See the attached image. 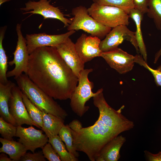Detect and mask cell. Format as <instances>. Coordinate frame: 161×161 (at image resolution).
<instances>
[{"instance_id": "cell-1", "label": "cell", "mask_w": 161, "mask_h": 161, "mask_svg": "<svg viewBox=\"0 0 161 161\" xmlns=\"http://www.w3.org/2000/svg\"><path fill=\"white\" fill-rule=\"evenodd\" d=\"M26 75L49 95L60 100L70 99L78 81L55 47H40L30 54Z\"/></svg>"}, {"instance_id": "cell-2", "label": "cell", "mask_w": 161, "mask_h": 161, "mask_svg": "<svg viewBox=\"0 0 161 161\" xmlns=\"http://www.w3.org/2000/svg\"><path fill=\"white\" fill-rule=\"evenodd\" d=\"M93 103L99 112L98 118L94 124L83 127L77 119L68 124L72 134L75 148L85 153L91 161H96L106 144L127 130L122 114L109 106L106 100L97 99Z\"/></svg>"}, {"instance_id": "cell-3", "label": "cell", "mask_w": 161, "mask_h": 161, "mask_svg": "<svg viewBox=\"0 0 161 161\" xmlns=\"http://www.w3.org/2000/svg\"><path fill=\"white\" fill-rule=\"evenodd\" d=\"M18 86L40 110L64 119L68 114L53 98L35 84L25 74L14 78Z\"/></svg>"}, {"instance_id": "cell-4", "label": "cell", "mask_w": 161, "mask_h": 161, "mask_svg": "<svg viewBox=\"0 0 161 161\" xmlns=\"http://www.w3.org/2000/svg\"><path fill=\"white\" fill-rule=\"evenodd\" d=\"M71 13L74 17L67 27L68 31L82 30L101 40L112 30V28L100 24L90 16L87 8L84 6L80 5L73 8Z\"/></svg>"}, {"instance_id": "cell-5", "label": "cell", "mask_w": 161, "mask_h": 161, "mask_svg": "<svg viewBox=\"0 0 161 161\" xmlns=\"http://www.w3.org/2000/svg\"><path fill=\"white\" fill-rule=\"evenodd\" d=\"M93 71L92 69H84L78 78V85L75 88L70 98V105L72 110L81 117L88 111L89 107L85 105L86 102L100 92V88L96 93L92 89L94 87L93 82L88 78L89 74Z\"/></svg>"}, {"instance_id": "cell-6", "label": "cell", "mask_w": 161, "mask_h": 161, "mask_svg": "<svg viewBox=\"0 0 161 161\" xmlns=\"http://www.w3.org/2000/svg\"><path fill=\"white\" fill-rule=\"evenodd\" d=\"M89 15L100 24L113 28L120 25L128 26V14L118 7L93 3L87 8Z\"/></svg>"}, {"instance_id": "cell-7", "label": "cell", "mask_w": 161, "mask_h": 161, "mask_svg": "<svg viewBox=\"0 0 161 161\" xmlns=\"http://www.w3.org/2000/svg\"><path fill=\"white\" fill-rule=\"evenodd\" d=\"M16 30L18 41L15 50L13 53V59L8 62L10 66L15 65L14 68L7 72V77L16 78L23 73L27 74L29 54L27 48V41L23 36L21 31V25L18 24Z\"/></svg>"}, {"instance_id": "cell-8", "label": "cell", "mask_w": 161, "mask_h": 161, "mask_svg": "<svg viewBox=\"0 0 161 161\" xmlns=\"http://www.w3.org/2000/svg\"><path fill=\"white\" fill-rule=\"evenodd\" d=\"M135 34V32L130 30L126 25L117 26L112 28L104 39L100 41V48L102 52H108L117 48L120 44L126 40L131 44L138 54L140 51Z\"/></svg>"}, {"instance_id": "cell-9", "label": "cell", "mask_w": 161, "mask_h": 161, "mask_svg": "<svg viewBox=\"0 0 161 161\" xmlns=\"http://www.w3.org/2000/svg\"><path fill=\"white\" fill-rule=\"evenodd\" d=\"M22 95L23 92L18 86L16 85L13 87L9 101L10 114L15 120L17 126L25 124L41 129L30 116L23 100Z\"/></svg>"}, {"instance_id": "cell-10", "label": "cell", "mask_w": 161, "mask_h": 161, "mask_svg": "<svg viewBox=\"0 0 161 161\" xmlns=\"http://www.w3.org/2000/svg\"><path fill=\"white\" fill-rule=\"evenodd\" d=\"M50 0H40L38 1H29L25 4V7L20 10L25 11L32 10L25 13L38 14L43 16L44 19L54 18L61 21L64 27H68L72 22V19L66 18L58 7L50 4Z\"/></svg>"}, {"instance_id": "cell-11", "label": "cell", "mask_w": 161, "mask_h": 161, "mask_svg": "<svg viewBox=\"0 0 161 161\" xmlns=\"http://www.w3.org/2000/svg\"><path fill=\"white\" fill-rule=\"evenodd\" d=\"M75 31L72 30L59 35H48L45 33L26 34L27 50L30 55L36 49L41 47H56L74 34Z\"/></svg>"}, {"instance_id": "cell-12", "label": "cell", "mask_w": 161, "mask_h": 161, "mask_svg": "<svg viewBox=\"0 0 161 161\" xmlns=\"http://www.w3.org/2000/svg\"><path fill=\"white\" fill-rule=\"evenodd\" d=\"M100 57L111 67L120 74L131 71L135 63L134 56L118 47L108 52H102Z\"/></svg>"}, {"instance_id": "cell-13", "label": "cell", "mask_w": 161, "mask_h": 161, "mask_svg": "<svg viewBox=\"0 0 161 161\" xmlns=\"http://www.w3.org/2000/svg\"><path fill=\"white\" fill-rule=\"evenodd\" d=\"M43 131L36 129L32 126L28 128L18 126L16 137H19L18 142L27 150L34 153L36 149L42 148L48 142V137Z\"/></svg>"}, {"instance_id": "cell-14", "label": "cell", "mask_w": 161, "mask_h": 161, "mask_svg": "<svg viewBox=\"0 0 161 161\" xmlns=\"http://www.w3.org/2000/svg\"><path fill=\"white\" fill-rule=\"evenodd\" d=\"M101 40L96 36L82 34L75 44L77 52L85 64L94 58L100 57L102 52L99 47Z\"/></svg>"}, {"instance_id": "cell-15", "label": "cell", "mask_w": 161, "mask_h": 161, "mask_svg": "<svg viewBox=\"0 0 161 161\" xmlns=\"http://www.w3.org/2000/svg\"><path fill=\"white\" fill-rule=\"evenodd\" d=\"M56 47L63 59L78 78L84 69V63L77 52L75 44L69 37Z\"/></svg>"}, {"instance_id": "cell-16", "label": "cell", "mask_w": 161, "mask_h": 161, "mask_svg": "<svg viewBox=\"0 0 161 161\" xmlns=\"http://www.w3.org/2000/svg\"><path fill=\"white\" fill-rule=\"evenodd\" d=\"M126 141L125 137L122 135L115 137L103 147L96 161H118L120 157V149Z\"/></svg>"}, {"instance_id": "cell-17", "label": "cell", "mask_w": 161, "mask_h": 161, "mask_svg": "<svg viewBox=\"0 0 161 161\" xmlns=\"http://www.w3.org/2000/svg\"><path fill=\"white\" fill-rule=\"evenodd\" d=\"M15 85V83L10 80L5 84L0 83V115L7 122L17 126L9 111V101L12 90Z\"/></svg>"}, {"instance_id": "cell-18", "label": "cell", "mask_w": 161, "mask_h": 161, "mask_svg": "<svg viewBox=\"0 0 161 161\" xmlns=\"http://www.w3.org/2000/svg\"><path fill=\"white\" fill-rule=\"evenodd\" d=\"M0 142L2 145L0 148V152L7 154L13 161H19L27 150L24 145L19 142L9 140L3 138H0Z\"/></svg>"}, {"instance_id": "cell-19", "label": "cell", "mask_w": 161, "mask_h": 161, "mask_svg": "<svg viewBox=\"0 0 161 161\" xmlns=\"http://www.w3.org/2000/svg\"><path fill=\"white\" fill-rule=\"evenodd\" d=\"M42 112L43 124L42 130L48 138L58 135L61 129L64 125V119Z\"/></svg>"}, {"instance_id": "cell-20", "label": "cell", "mask_w": 161, "mask_h": 161, "mask_svg": "<svg viewBox=\"0 0 161 161\" xmlns=\"http://www.w3.org/2000/svg\"><path fill=\"white\" fill-rule=\"evenodd\" d=\"M129 15V18H132L135 22L136 27V31L135 32V39L141 55L144 61L147 62V57L146 49L141 30V23L143 18V14L134 8L130 11Z\"/></svg>"}, {"instance_id": "cell-21", "label": "cell", "mask_w": 161, "mask_h": 161, "mask_svg": "<svg viewBox=\"0 0 161 161\" xmlns=\"http://www.w3.org/2000/svg\"><path fill=\"white\" fill-rule=\"evenodd\" d=\"M49 138L50 143L60 157L61 161H77L78 158L74 156L67 150L65 145L58 135Z\"/></svg>"}, {"instance_id": "cell-22", "label": "cell", "mask_w": 161, "mask_h": 161, "mask_svg": "<svg viewBox=\"0 0 161 161\" xmlns=\"http://www.w3.org/2000/svg\"><path fill=\"white\" fill-rule=\"evenodd\" d=\"M6 27H2L0 31V83L6 84L8 82L7 75V58L2 45Z\"/></svg>"}, {"instance_id": "cell-23", "label": "cell", "mask_w": 161, "mask_h": 161, "mask_svg": "<svg viewBox=\"0 0 161 161\" xmlns=\"http://www.w3.org/2000/svg\"><path fill=\"white\" fill-rule=\"evenodd\" d=\"M61 140L65 143L68 151L78 158L79 154L73 146V138L71 128L68 124H64L58 134Z\"/></svg>"}, {"instance_id": "cell-24", "label": "cell", "mask_w": 161, "mask_h": 161, "mask_svg": "<svg viewBox=\"0 0 161 161\" xmlns=\"http://www.w3.org/2000/svg\"><path fill=\"white\" fill-rule=\"evenodd\" d=\"M147 15L153 20L157 28L161 30V0H148Z\"/></svg>"}, {"instance_id": "cell-25", "label": "cell", "mask_w": 161, "mask_h": 161, "mask_svg": "<svg viewBox=\"0 0 161 161\" xmlns=\"http://www.w3.org/2000/svg\"><path fill=\"white\" fill-rule=\"evenodd\" d=\"M23 100L28 114L32 120L41 128L43 126V112L33 104L23 93Z\"/></svg>"}, {"instance_id": "cell-26", "label": "cell", "mask_w": 161, "mask_h": 161, "mask_svg": "<svg viewBox=\"0 0 161 161\" xmlns=\"http://www.w3.org/2000/svg\"><path fill=\"white\" fill-rule=\"evenodd\" d=\"M94 3L103 5L117 7L129 14L134 8L133 0H92Z\"/></svg>"}, {"instance_id": "cell-27", "label": "cell", "mask_w": 161, "mask_h": 161, "mask_svg": "<svg viewBox=\"0 0 161 161\" xmlns=\"http://www.w3.org/2000/svg\"><path fill=\"white\" fill-rule=\"evenodd\" d=\"M17 126L8 122L0 117V134L2 138L13 140V137L16 136Z\"/></svg>"}, {"instance_id": "cell-28", "label": "cell", "mask_w": 161, "mask_h": 161, "mask_svg": "<svg viewBox=\"0 0 161 161\" xmlns=\"http://www.w3.org/2000/svg\"><path fill=\"white\" fill-rule=\"evenodd\" d=\"M134 61L148 70L154 77L157 86H161V66H159L156 69L151 68L144 61L142 55L139 54L134 56Z\"/></svg>"}, {"instance_id": "cell-29", "label": "cell", "mask_w": 161, "mask_h": 161, "mask_svg": "<svg viewBox=\"0 0 161 161\" xmlns=\"http://www.w3.org/2000/svg\"><path fill=\"white\" fill-rule=\"evenodd\" d=\"M45 158L49 161H61L60 157L50 143L48 142L42 148Z\"/></svg>"}, {"instance_id": "cell-30", "label": "cell", "mask_w": 161, "mask_h": 161, "mask_svg": "<svg viewBox=\"0 0 161 161\" xmlns=\"http://www.w3.org/2000/svg\"><path fill=\"white\" fill-rule=\"evenodd\" d=\"M42 151L31 153H26L20 158L21 161H46Z\"/></svg>"}, {"instance_id": "cell-31", "label": "cell", "mask_w": 161, "mask_h": 161, "mask_svg": "<svg viewBox=\"0 0 161 161\" xmlns=\"http://www.w3.org/2000/svg\"><path fill=\"white\" fill-rule=\"evenodd\" d=\"M148 0H133L134 9L141 12L143 15L148 12Z\"/></svg>"}, {"instance_id": "cell-32", "label": "cell", "mask_w": 161, "mask_h": 161, "mask_svg": "<svg viewBox=\"0 0 161 161\" xmlns=\"http://www.w3.org/2000/svg\"><path fill=\"white\" fill-rule=\"evenodd\" d=\"M145 157L148 161H161V151L157 154H153L147 150L144 151Z\"/></svg>"}, {"instance_id": "cell-33", "label": "cell", "mask_w": 161, "mask_h": 161, "mask_svg": "<svg viewBox=\"0 0 161 161\" xmlns=\"http://www.w3.org/2000/svg\"><path fill=\"white\" fill-rule=\"evenodd\" d=\"M12 160L8 157L7 155L4 153H1L0 155V161H12Z\"/></svg>"}, {"instance_id": "cell-34", "label": "cell", "mask_w": 161, "mask_h": 161, "mask_svg": "<svg viewBox=\"0 0 161 161\" xmlns=\"http://www.w3.org/2000/svg\"><path fill=\"white\" fill-rule=\"evenodd\" d=\"M161 47L159 50L155 54V55L154 60V63H156L157 62L158 59L161 56Z\"/></svg>"}, {"instance_id": "cell-35", "label": "cell", "mask_w": 161, "mask_h": 161, "mask_svg": "<svg viewBox=\"0 0 161 161\" xmlns=\"http://www.w3.org/2000/svg\"><path fill=\"white\" fill-rule=\"evenodd\" d=\"M10 0H0V4L1 5L3 3L6 1H9Z\"/></svg>"}]
</instances>
